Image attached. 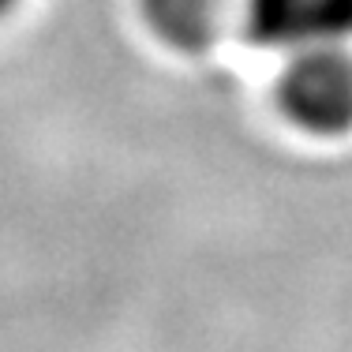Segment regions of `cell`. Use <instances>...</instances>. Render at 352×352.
<instances>
[{
  "instance_id": "obj_1",
  "label": "cell",
  "mask_w": 352,
  "mask_h": 352,
  "mask_svg": "<svg viewBox=\"0 0 352 352\" xmlns=\"http://www.w3.org/2000/svg\"><path fill=\"white\" fill-rule=\"evenodd\" d=\"M281 109L311 135H345L352 128V56L349 49L296 53L281 75Z\"/></svg>"
},
{
  "instance_id": "obj_2",
  "label": "cell",
  "mask_w": 352,
  "mask_h": 352,
  "mask_svg": "<svg viewBox=\"0 0 352 352\" xmlns=\"http://www.w3.org/2000/svg\"><path fill=\"white\" fill-rule=\"evenodd\" d=\"M244 19L258 45L292 56L352 41V0H244Z\"/></svg>"
},
{
  "instance_id": "obj_3",
  "label": "cell",
  "mask_w": 352,
  "mask_h": 352,
  "mask_svg": "<svg viewBox=\"0 0 352 352\" xmlns=\"http://www.w3.org/2000/svg\"><path fill=\"white\" fill-rule=\"evenodd\" d=\"M142 8L157 38L184 53H199L221 38L232 0H142Z\"/></svg>"
},
{
  "instance_id": "obj_4",
  "label": "cell",
  "mask_w": 352,
  "mask_h": 352,
  "mask_svg": "<svg viewBox=\"0 0 352 352\" xmlns=\"http://www.w3.org/2000/svg\"><path fill=\"white\" fill-rule=\"evenodd\" d=\"M15 4H19V0H0V19H4V15H8V12H12V8H15Z\"/></svg>"
}]
</instances>
